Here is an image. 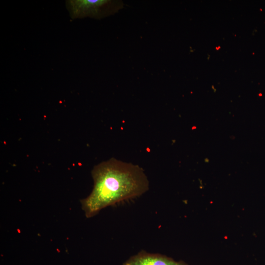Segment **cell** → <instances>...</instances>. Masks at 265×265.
<instances>
[{
	"label": "cell",
	"mask_w": 265,
	"mask_h": 265,
	"mask_svg": "<svg viewBox=\"0 0 265 265\" xmlns=\"http://www.w3.org/2000/svg\"><path fill=\"white\" fill-rule=\"evenodd\" d=\"M91 174L93 189L80 200L87 218L107 207L139 197L149 189V180L142 168L114 158L95 165Z\"/></svg>",
	"instance_id": "cell-1"
},
{
	"label": "cell",
	"mask_w": 265,
	"mask_h": 265,
	"mask_svg": "<svg viewBox=\"0 0 265 265\" xmlns=\"http://www.w3.org/2000/svg\"><path fill=\"white\" fill-rule=\"evenodd\" d=\"M66 7L72 19L89 17L101 19L117 12L124 4L120 0H68Z\"/></svg>",
	"instance_id": "cell-2"
},
{
	"label": "cell",
	"mask_w": 265,
	"mask_h": 265,
	"mask_svg": "<svg viewBox=\"0 0 265 265\" xmlns=\"http://www.w3.org/2000/svg\"><path fill=\"white\" fill-rule=\"evenodd\" d=\"M122 265H188L183 261H176L173 258L159 253H151L141 250L132 256Z\"/></svg>",
	"instance_id": "cell-3"
}]
</instances>
